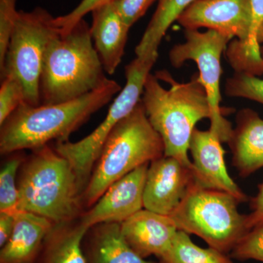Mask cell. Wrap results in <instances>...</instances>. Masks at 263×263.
Here are the masks:
<instances>
[{
	"mask_svg": "<svg viewBox=\"0 0 263 263\" xmlns=\"http://www.w3.org/2000/svg\"><path fill=\"white\" fill-rule=\"evenodd\" d=\"M224 93L232 98L247 99L263 105V79L235 72L227 80Z\"/></svg>",
	"mask_w": 263,
	"mask_h": 263,
	"instance_id": "24",
	"label": "cell"
},
{
	"mask_svg": "<svg viewBox=\"0 0 263 263\" xmlns=\"http://www.w3.org/2000/svg\"><path fill=\"white\" fill-rule=\"evenodd\" d=\"M250 0H197L178 20L184 29L206 28L245 42L250 31Z\"/></svg>",
	"mask_w": 263,
	"mask_h": 263,
	"instance_id": "11",
	"label": "cell"
},
{
	"mask_svg": "<svg viewBox=\"0 0 263 263\" xmlns=\"http://www.w3.org/2000/svg\"><path fill=\"white\" fill-rule=\"evenodd\" d=\"M250 5L252 22L248 38L243 43L230 41L226 53L235 72L259 77L263 76V0H250Z\"/></svg>",
	"mask_w": 263,
	"mask_h": 263,
	"instance_id": "20",
	"label": "cell"
},
{
	"mask_svg": "<svg viewBox=\"0 0 263 263\" xmlns=\"http://www.w3.org/2000/svg\"><path fill=\"white\" fill-rule=\"evenodd\" d=\"M239 202L226 192L194 183L171 214L178 230L202 238L209 247L228 254L249 231Z\"/></svg>",
	"mask_w": 263,
	"mask_h": 263,
	"instance_id": "6",
	"label": "cell"
},
{
	"mask_svg": "<svg viewBox=\"0 0 263 263\" xmlns=\"http://www.w3.org/2000/svg\"><path fill=\"white\" fill-rule=\"evenodd\" d=\"M158 58V52L137 57L125 67L126 84L110 105L103 122L89 136L77 142L58 141L55 150L70 162L83 194L87 186L104 143L118 123L141 101L147 77Z\"/></svg>",
	"mask_w": 263,
	"mask_h": 263,
	"instance_id": "7",
	"label": "cell"
},
{
	"mask_svg": "<svg viewBox=\"0 0 263 263\" xmlns=\"http://www.w3.org/2000/svg\"><path fill=\"white\" fill-rule=\"evenodd\" d=\"M59 32L55 17L47 10L37 7L30 11L18 12L0 70L1 79L11 75L22 82L25 103L29 105H41L43 59L48 43Z\"/></svg>",
	"mask_w": 263,
	"mask_h": 263,
	"instance_id": "8",
	"label": "cell"
},
{
	"mask_svg": "<svg viewBox=\"0 0 263 263\" xmlns=\"http://www.w3.org/2000/svg\"><path fill=\"white\" fill-rule=\"evenodd\" d=\"M114 1L116 0H81V3L70 13L55 17V24L60 29V32H68L78 22L84 19L85 15L91 13L95 8Z\"/></svg>",
	"mask_w": 263,
	"mask_h": 263,
	"instance_id": "28",
	"label": "cell"
},
{
	"mask_svg": "<svg viewBox=\"0 0 263 263\" xmlns=\"http://www.w3.org/2000/svg\"><path fill=\"white\" fill-rule=\"evenodd\" d=\"M195 183L191 166L163 155L150 162L143 192V209L171 216Z\"/></svg>",
	"mask_w": 263,
	"mask_h": 263,
	"instance_id": "10",
	"label": "cell"
},
{
	"mask_svg": "<svg viewBox=\"0 0 263 263\" xmlns=\"http://www.w3.org/2000/svg\"><path fill=\"white\" fill-rule=\"evenodd\" d=\"M15 214L0 212V247L8 241L14 228Z\"/></svg>",
	"mask_w": 263,
	"mask_h": 263,
	"instance_id": "31",
	"label": "cell"
},
{
	"mask_svg": "<svg viewBox=\"0 0 263 263\" xmlns=\"http://www.w3.org/2000/svg\"><path fill=\"white\" fill-rule=\"evenodd\" d=\"M156 0H116L117 9L123 20L132 27L142 18Z\"/></svg>",
	"mask_w": 263,
	"mask_h": 263,
	"instance_id": "29",
	"label": "cell"
},
{
	"mask_svg": "<svg viewBox=\"0 0 263 263\" xmlns=\"http://www.w3.org/2000/svg\"><path fill=\"white\" fill-rule=\"evenodd\" d=\"M150 163L138 167L114 182L80 221L86 228L102 223L122 224L143 209V192Z\"/></svg>",
	"mask_w": 263,
	"mask_h": 263,
	"instance_id": "12",
	"label": "cell"
},
{
	"mask_svg": "<svg viewBox=\"0 0 263 263\" xmlns=\"http://www.w3.org/2000/svg\"><path fill=\"white\" fill-rule=\"evenodd\" d=\"M76 221L53 224L35 263H87L84 240L89 229Z\"/></svg>",
	"mask_w": 263,
	"mask_h": 263,
	"instance_id": "19",
	"label": "cell"
},
{
	"mask_svg": "<svg viewBox=\"0 0 263 263\" xmlns=\"http://www.w3.org/2000/svg\"><path fill=\"white\" fill-rule=\"evenodd\" d=\"M184 34L186 41L175 45L170 51V62L176 68L189 60L196 63L199 79L205 88L212 108L210 129L217 133L222 143L228 142L233 128L224 115L230 113L232 109L221 106V60L231 40L212 29L205 32L184 29Z\"/></svg>",
	"mask_w": 263,
	"mask_h": 263,
	"instance_id": "9",
	"label": "cell"
},
{
	"mask_svg": "<svg viewBox=\"0 0 263 263\" xmlns=\"http://www.w3.org/2000/svg\"><path fill=\"white\" fill-rule=\"evenodd\" d=\"M260 51H261V54H262V57L263 58V45H262V46H261Z\"/></svg>",
	"mask_w": 263,
	"mask_h": 263,
	"instance_id": "32",
	"label": "cell"
},
{
	"mask_svg": "<svg viewBox=\"0 0 263 263\" xmlns=\"http://www.w3.org/2000/svg\"><path fill=\"white\" fill-rule=\"evenodd\" d=\"M82 19L48 43L40 81L41 105L65 103L100 89L108 80Z\"/></svg>",
	"mask_w": 263,
	"mask_h": 263,
	"instance_id": "3",
	"label": "cell"
},
{
	"mask_svg": "<svg viewBox=\"0 0 263 263\" xmlns=\"http://www.w3.org/2000/svg\"><path fill=\"white\" fill-rule=\"evenodd\" d=\"M0 88V125L17 108L25 103V92L22 82L15 76L2 78Z\"/></svg>",
	"mask_w": 263,
	"mask_h": 263,
	"instance_id": "25",
	"label": "cell"
},
{
	"mask_svg": "<svg viewBox=\"0 0 263 263\" xmlns=\"http://www.w3.org/2000/svg\"><path fill=\"white\" fill-rule=\"evenodd\" d=\"M24 159L14 155L5 162L0 171V212H18V189L16 178Z\"/></svg>",
	"mask_w": 263,
	"mask_h": 263,
	"instance_id": "23",
	"label": "cell"
},
{
	"mask_svg": "<svg viewBox=\"0 0 263 263\" xmlns=\"http://www.w3.org/2000/svg\"><path fill=\"white\" fill-rule=\"evenodd\" d=\"M252 212L247 215V226L249 230L263 223V182L259 184L258 193L251 200Z\"/></svg>",
	"mask_w": 263,
	"mask_h": 263,
	"instance_id": "30",
	"label": "cell"
},
{
	"mask_svg": "<svg viewBox=\"0 0 263 263\" xmlns=\"http://www.w3.org/2000/svg\"><path fill=\"white\" fill-rule=\"evenodd\" d=\"M14 216L13 233L0 251V263H35L54 223L30 212H18Z\"/></svg>",
	"mask_w": 263,
	"mask_h": 263,
	"instance_id": "17",
	"label": "cell"
},
{
	"mask_svg": "<svg viewBox=\"0 0 263 263\" xmlns=\"http://www.w3.org/2000/svg\"><path fill=\"white\" fill-rule=\"evenodd\" d=\"M17 0H0V63L3 62L18 12Z\"/></svg>",
	"mask_w": 263,
	"mask_h": 263,
	"instance_id": "27",
	"label": "cell"
},
{
	"mask_svg": "<svg viewBox=\"0 0 263 263\" xmlns=\"http://www.w3.org/2000/svg\"><path fill=\"white\" fill-rule=\"evenodd\" d=\"M235 127L227 143L240 177H248L263 167V119L251 108L240 110Z\"/></svg>",
	"mask_w": 263,
	"mask_h": 263,
	"instance_id": "16",
	"label": "cell"
},
{
	"mask_svg": "<svg viewBox=\"0 0 263 263\" xmlns=\"http://www.w3.org/2000/svg\"><path fill=\"white\" fill-rule=\"evenodd\" d=\"M217 133L209 130H194L190 139L189 152L193 157L195 182L203 187L219 190L233 195L240 202H247L248 197L230 177L227 169L224 155Z\"/></svg>",
	"mask_w": 263,
	"mask_h": 263,
	"instance_id": "13",
	"label": "cell"
},
{
	"mask_svg": "<svg viewBox=\"0 0 263 263\" xmlns=\"http://www.w3.org/2000/svg\"><path fill=\"white\" fill-rule=\"evenodd\" d=\"M141 102L148 120L163 141L164 155L191 166L189 146L196 124L212 117L206 91L199 76L179 83L167 70L150 73Z\"/></svg>",
	"mask_w": 263,
	"mask_h": 263,
	"instance_id": "1",
	"label": "cell"
},
{
	"mask_svg": "<svg viewBox=\"0 0 263 263\" xmlns=\"http://www.w3.org/2000/svg\"><path fill=\"white\" fill-rule=\"evenodd\" d=\"M90 32L104 70L115 73L122 62L130 27L123 20L116 1L105 3L91 11Z\"/></svg>",
	"mask_w": 263,
	"mask_h": 263,
	"instance_id": "15",
	"label": "cell"
},
{
	"mask_svg": "<svg viewBox=\"0 0 263 263\" xmlns=\"http://www.w3.org/2000/svg\"><path fill=\"white\" fill-rule=\"evenodd\" d=\"M18 174V212L47 218L54 224L82 214L83 193L67 159L48 145L32 150Z\"/></svg>",
	"mask_w": 263,
	"mask_h": 263,
	"instance_id": "4",
	"label": "cell"
},
{
	"mask_svg": "<svg viewBox=\"0 0 263 263\" xmlns=\"http://www.w3.org/2000/svg\"><path fill=\"white\" fill-rule=\"evenodd\" d=\"M227 254L212 247H199L190 235L179 230L168 250L158 259L160 263H233Z\"/></svg>",
	"mask_w": 263,
	"mask_h": 263,
	"instance_id": "22",
	"label": "cell"
},
{
	"mask_svg": "<svg viewBox=\"0 0 263 263\" xmlns=\"http://www.w3.org/2000/svg\"><path fill=\"white\" fill-rule=\"evenodd\" d=\"M120 226L123 237L128 245L144 259L152 255L160 258L168 250L179 231L171 216L145 209Z\"/></svg>",
	"mask_w": 263,
	"mask_h": 263,
	"instance_id": "14",
	"label": "cell"
},
{
	"mask_svg": "<svg viewBox=\"0 0 263 263\" xmlns=\"http://www.w3.org/2000/svg\"><path fill=\"white\" fill-rule=\"evenodd\" d=\"M164 155L163 141L148 120L141 100L107 138L83 194V203L92 206L114 182Z\"/></svg>",
	"mask_w": 263,
	"mask_h": 263,
	"instance_id": "5",
	"label": "cell"
},
{
	"mask_svg": "<svg viewBox=\"0 0 263 263\" xmlns=\"http://www.w3.org/2000/svg\"><path fill=\"white\" fill-rule=\"evenodd\" d=\"M84 249L87 263H155L129 247L119 223H102L90 228L84 238Z\"/></svg>",
	"mask_w": 263,
	"mask_h": 263,
	"instance_id": "18",
	"label": "cell"
},
{
	"mask_svg": "<svg viewBox=\"0 0 263 263\" xmlns=\"http://www.w3.org/2000/svg\"><path fill=\"white\" fill-rule=\"evenodd\" d=\"M232 258L263 262V223L249 230L230 252Z\"/></svg>",
	"mask_w": 263,
	"mask_h": 263,
	"instance_id": "26",
	"label": "cell"
},
{
	"mask_svg": "<svg viewBox=\"0 0 263 263\" xmlns=\"http://www.w3.org/2000/svg\"><path fill=\"white\" fill-rule=\"evenodd\" d=\"M122 89L108 79L100 89L71 101L37 106L22 103L1 125L0 152L9 155L37 149L51 141H69L73 132Z\"/></svg>",
	"mask_w": 263,
	"mask_h": 263,
	"instance_id": "2",
	"label": "cell"
},
{
	"mask_svg": "<svg viewBox=\"0 0 263 263\" xmlns=\"http://www.w3.org/2000/svg\"><path fill=\"white\" fill-rule=\"evenodd\" d=\"M197 0H158L157 9L152 15L141 41L137 45V57L158 52L162 39L170 27L178 22L181 15Z\"/></svg>",
	"mask_w": 263,
	"mask_h": 263,
	"instance_id": "21",
	"label": "cell"
}]
</instances>
